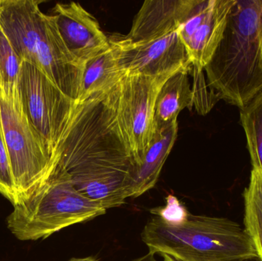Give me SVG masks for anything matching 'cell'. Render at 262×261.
<instances>
[{
  "mask_svg": "<svg viewBox=\"0 0 262 261\" xmlns=\"http://www.w3.org/2000/svg\"><path fill=\"white\" fill-rule=\"evenodd\" d=\"M55 156L75 188L105 209L130 198L134 163L109 90L77 103Z\"/></svg>",
  "mask_w": 262,
  "mask_h": 261,
  "instance_id": "1",
  "label": "cell"
},
{
  "mask_svg": "<svg viewBox=\"0 0 262 261\" xmlns=\"http://www.w3.org/2000/svg\"><path fill=\"white\" fill-rule=\"evenodd\" d=\"M204 72L221 100L239 109L262 90V0H236Z\"/></svg>",
  "mask_w": 262,
  "mask_h": 261,
  "instance_id": "2",
  "label": "cell"
},
{
  "mask_svg": "<svg viewBox=\"0 0 262 261\" xmlns=\"http://www.w3.org/2000/svg\"><path fill=\"white\" fill-rule=\"evenodd\" d=\"M38 0H0V27L23 61L42 72L64 94L78 101L84 67L66 47L54 15Z\"/></svg>",
  "mask_w": 262,
  "mask_h": 261,
  "instance_id": "3",
  "label": "cell"
},
{
  "mask_svg": "<svg viewBox=\"0 0 262 261\" xmlns=\"http://www.w3.org/2000/svg\"><path fill=\"white\" fill-rule=\"evenodd\" d=\"M149 254L183 261H237L258 257L245 228L226 218L190 214L184 223L170 225L154 217L142 231Z\"/></svg>",
  "mask_w": 262,
  "mask_h": 261,
  "instance_id": "4",
  "label": "cell"
},
{
  "mask_svg": "<svg viewBox=\"0 0 262 261\" xmlns=\"http://www.w3.org/2000/svg\"><path fill=\"white\" fill-rule=\"evenodd\" d=\"M13 207L6 225L17 239L24 242L43 240L107 212L78 191L69 175L58 165L29 199Z\"/></svg>",
  "mask_w": 262,
  "mask_h": 261,
  "instance_id": "5",
  "label": "cell"
},
{
  "mask_svg": "<svg viewBox=\"0 0 262 261\" xmlns=\"http://www.w3.org/2000/svg\"><path fill=\"white\" fill-rule=\"evenodd\" d=\"M0 117L17 205L29 199L49 179L58 161L53 159L31 123L25 110L19 86L0 90Z\"/></svg>",
  "mask_w": 262,
  "mask_h": 261,
  "instance_id": "6",
  "label": "cell"
},
{
  "mask_svg": "<svg viewBox=\"0 0 262 261\" xmlns=\"http://www.w3.org/2000/svg\"><path fill=\"white\" fill-rule=\"evenodd\" d=\"M169 77L125 74L109 90L120 131L134 161V170L141 163L155 136L156 100Z\"/></svg>",
  "mask_w": 262,
  "mask_h": 261,
  "instance_id": "7",
  "label": "cell"
},
{
  "mask_svg": "<svg viewBox=\"0 0 262 261\" xmlns=\"http://www.w3.org/2000/svg\"><path fill=\"white\" fill-rule=\"evenodd\" d=\"M19 89L25 110L49 153L58 161L56 152L72 121L76 101L64 94L30 63L23 61Z\"/></svg>",
  "mask_w": 262,
  "mask_h": 261,
  "instance_id": "8",
  "label": "cell"
},
{
  "mask_svg": "<svg viewBox=\"0 0 262 261\" xmlns=\"http://www.w3.org/2000/svg\"><path fill=\"white\" fill-rule=\"evenodd\" d=\"M110 41L124 74L170 76L192 66L178 32L137 42L125 38Z\"/></svg>",
  "mask_w": 262,
  "mask_h": 261,
  "instance_id": "9",
  "label": "cell"
},
{
  "mask_svg": "<svg viewBox=\"0 0 262 261\" xmlns=\"http://www.w3.org/2000/svg\"><path fill=\"white\" fill-rule=\"evenodd\" d=\"M236 0H194L178 29L192 67L204 70L218 48Z\"/></svg>",
  "mask_w": 262,
  "mask_h": 261,
  "instance_id": "10",
  "label": "cell"
},
{
  "mask_svg": "<svg viewBox=\"0 0 262 261\" xmlns=\"http://www.w3.org/2000/svg\"><path fill=\"white\" fill-rule=\"evenodd\" d=\"M53 12L66 47L83 67L110 46L96 18L79 3H57Z\"/></svg>",
  "mask_w": 262,
  "mask_h": 261,
  "instance_id": "11",
  "label": "cell"
},
{
  "mask_svg": "<svg viewBox=\"0 0 262 261\" xmlns=\"http://www.w3.org/2000/svg\"><path fill=\"white\" fill-rule=\"evenodd\" d=\"M193 3L194 0H146L124 38L137 42L178 32Z\"/></svg>",
  "mask_w": 262,
  "mask_h": 261,
  "instance_id": "12",
  "label": "cell"
},
{
  "mask_svg": "<svg viewBox=\"0 0 262 261\" xmlns=\"http://www.w3.org/2000/svg\"><path fill=\"white\" fill-rule=\"evenodd\" d=\"M177 133V121L156 130L154 139L141 163L133 173L130 198L139 197L154 188L175 144Z\"/></svg>",
  "mask_w": 262,
  "mask_h": 261,
  "instance_id": "13",
  "label": "cell"
},
{
  "mask_svg": "<svg viewBox=\"0 0 262 261\" xmlns=\"http://www.w3.org/2000/svg\"><path fill=\"white\" fill-rule=\"evenodd\" d=\"M192 66L181 69L169 76L162 86L154 109L156 130L177 121L179 113L188 108L192 110V86L189 82Z\"/></svg>",
  "mask_w": 262,
  "mask_h": 261,
  "instance_id": "14",
  "label": "cell"
},
{
  "mask_svg": "<svg viewBox=\"0 0 262 261\" xmlns=\"http://www.w3.org/2000/svg\"><path fill=\"white\" fill-rule=\"evenodd\" d=\"M125 75L118 64L114 46H110L89 60L84 67L79 98L81 103L97 93L108 91Z\"/></svg>",
  "mask_w": 262,
  "mask_h": 261,
  "instance_id": "15",
  "label": "cell"
},
{
  "mask_svg": "<svg viewBox=\"0 0 262 261\" xmlns=\"http://www.w3.org/2000/svg\"><path fill=\"white\" fill-rule=\"evenodd\" d=\"M245 230L252 239L262 261V173L252 169L250 182L245 189Z\"/></svg>",
  "mask_w": 262,
  "mask_h": 261,
  "instance_id": "16",
  "label": "cell"
},
{
  "mask_svg": "<svg viewBox=\"0 0 262 261\" xmlns=\"http://www.w3.org/2000/svg\"><path fill=\"white\" fill-rule=\"evenodd\" d=\"M240 123L246 134L252 169L262 173V90L240 108Z\"/></svg>",
  "mask_w": 262,
  "mask_h": 261,
  "instance_id": "17",
  "label": "cell"
},
{
  "mask_svg": "<svg viewBox=\"0 0 262 261\" xmlns=\"http://www.w3.org/2000/svg\"><path fill=\"white\" fill-rule=\"evenodd\" d=\"M23 61L0 27V90L19 86Z\"/></svg>",
  "mask_w": 262,
  "mask_h": 261,
  "instance_id": "18",
  "label": "cell"
},
{
  "mask_svg": "<svg viewBox=\"0 0 262 261\" xmlns=\"http://www.w3.org/2000/svg\"><path fill=\"white\" fill-rule=\"evenodd\" d=\"M192 104L197 113L202 116L208 114L215 104L221 100L220 95L214 91L206 81L204 70L192 67Z\"/></svg>",
  "mask_w": 262,
  "mask_h": 261,
  "instance_id": "19",
  "label": "cell"
},
{
  "mask_svg": "<svg viewBox=\"0 0 262 261\" xmlns=\"http://www.w3.org/2000/svg\"><path fill=\"white\" fill-rule=\"evenodd\" d=\"M165 205L150 209V213L159 218L162 222L170 225H178L187 220L190 213L186 205L172 194L168 195L165 199Z\"/></svg>",
  "mask_w": 262,
  "mask_h": 261,
  "instance_id": "20",
  "label": "cell"
},
{
  "mask_svg": "<svg viewBox=\"0 0 262 261\" xmlns=\"http://www.w3.org/2000/svg\"><path fill=\"white\" fill-rule=\"evenodd\" d=\"M0 194L3 195L12 205L16 204L15 185L11 170L10 161L3 135L0 117Z\"/></svg>",
  "mask_w": 262,
  "mask_h": 261,
  "instance_id": "21",
  "label": "cell"
},
{
  "mask_svg": "<svg viewBox=\"0 0 262 261\" xmlns=\"http://www.w3.org/2000/svg\"><path fill=\"white\" fill-rule=\"evenodd\" d=\"M131 261H158L156 259L155 255L154 254H145V255L141 256V257H137V258L134 259V260Z\"/></svg>",
  "mask_w": 262,
  "mask_h": 261,
  "instance_id": "22",
  "label": "cell"
},
{
  "mask_svg": "<svg viewBox=\"0 0 262 261\" xmlns=\"http://www.w3.org/2000/svg\"><path fill=\"white\" fill-rule=\"evenodd\" d=\"M163 257V261H183L179 260V259L175 258V257H171L169 255H166V254H163L161 255ZM237 261H261L259 257H255V258L247 259V260H242Z\"/></svg>",
  "mask_w": 262,
  "mask_h": 261,
  "instance_id": "23",
  "label": "cell"
},
{
  "mask_svg": "<svg viewBox=\"0 0 262 261\" xmlns=\"http://www.w3.org/2000/svg\"><path fill=\"white\" fill-rule=\"evenodd\" d=\"M69 261H98L95 257H83V258H72Z\"/></svg>",
  "mask_w": 262,
  "mask_h": 261,
  "instance_id": "24",
  "label": "cell"
}]
</instances>
